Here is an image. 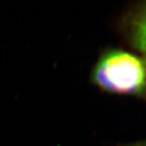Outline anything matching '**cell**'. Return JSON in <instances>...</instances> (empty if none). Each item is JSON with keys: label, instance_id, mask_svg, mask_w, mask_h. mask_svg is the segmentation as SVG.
<instances>
[{"label": "cell", "instance_id": "obj_2", "mask_svg": "<svg viewBox=\"0 0 146 146\" xmlns=\"http://www.w3.org/2000/svg\"><path fill=\"white\" fill-rule=\"evenodd\" d=\"M132 39L136 48L146 54V10L142 12L133 24Z\"/></svg>", "mask_w": 146, "mask_h": 146}, {"label": "cell", "instance_id": "obj_1", "mask_svg": "<svg viewBox=\"0 0 146 146\" xmlns=\"http://www.w3.org/2000/svg\"><path fill=\"white\" fill-rule=\"evenodd\" d=\"M144 62L137 56L119 49L104 53L92 71L95 84L104 91L123 95L140 93L145 84Z\"/></svg>", "mask_w": 146, "mask_h": 146}, {"label": "cell", "instance_id": "obj_4", "mask_svg": "<svg viewBox=\"0 0 146 146\" xmlns=\"http://www.w3.org/2000/svg\"><path fill=\"white\" fill-rule=\"evenodd\" d=\"M145 55V59H144V64H145V72H146V54H144ZM145 82H146V77H145Z\"/></svg>", "mask_w": 146, "mask_h": 146}, {"label": "cell", "instance_id": "obj_3", "mask_svg": "<svg viewBox=\"0 0 146 146\" xmlns=\"http://www.w3.org/2000/svg\"><path fill=\"white\" fill-rule=\"evenodd\" d=\"M131 146H146V140L137 142V143H135V144L132 145Z\"/></svg>", "mask_w": 146, "mask_h": 146}]
</instances>
